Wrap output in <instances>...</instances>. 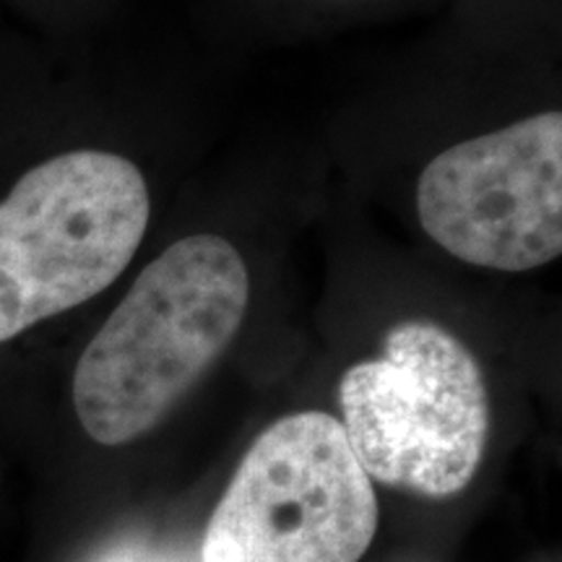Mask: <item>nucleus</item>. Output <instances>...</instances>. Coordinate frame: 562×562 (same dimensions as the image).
Instances as JSON below:
<instances>
[{
    "mask_svg": "<svg viewBox=\"0 0 562 562\" xmlns=\"http://www.w3.org/2000/svg\"><path fill=\"white\" fill-rule=\"evenodd\" d=\"M378 531L372 480L326 412L258 435L211 513L201 562H360Z\"/></svg>",
    "mask_w": 562,
    "mask_h": 562,
    "instance_id": "4",
    "label": "nucleus"
},
{
    "mask_svg": "<svg viewBox=\"0 0 562 562\" xmlns=\"http://www.w3.org/2000/svg\"><path fill=\"white\" fill-rule=\"evenodd\" d=\"M250 277L220 235H191L151 261L83 349L74 406L100 446L159 425L240 331Z\"/></svg>",
    "mask_w": 562,
    "mask_h": 562,
    "instance_id": "1",
    "label": "nucleus"
},
{
    "mask_svg": "<svg viewBox=\"0 0 562 562\" xmlns=\"http://www.w3.org/2000/svg\"><path fill=\"white\" fill-rule=\"evenodd\" d=\"M339 406L364 474L425 501L467 490L487 448L490 396L480 362L435 321L396 323L381 357L344 372Z\"/></svg>",
    "mask_w": 562,
    "mask_h": 562,
    "instance_id": "3",
    "label": "nucleus"
},
{
    "mask_svg": "<svg viewBox=\"0 0 562 562\" xmlns=\"http://www.w3.org/2000/svg\"><path fill=\"white\" fill-rule=\"evenodd\" d=\"M422 229L453 258L531 271L562 252V115L542 112L438 154L417 182Z\"/></svg>",
    "mask_w": 562,
    "mask_h": 562,
    "instance_id": "5",
    "label": "nucleus"
},
{
    "mask_svg": "<svg viewBox=\"0 0 562 562\" xmlns=\"http://www.w3.org/2000/svg\"><path fill=\"white\" fill-rule=\"evenodd\" d=\"M151 216L144 175L121 154L45 159L0 201V344L108 290Z\"/></svg>",
    "mask_w": 562,
    "mask_h": 562,
    "instance_id": "2",
    "label": "nucleus"
}]
</instances>
